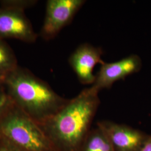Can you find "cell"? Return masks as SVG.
Segmentation results:
<instances>
[{"label":"cell","mask_w":151,"mask_h":151,"mask_svg":"<svg viewBox=\"0 0 151 151\" xmlns=\"http://www.w3.org/2000/svg\"><path fill=\"white\" fill-rule=\"evenodd\" d=\"M142 67V61L137 55L132 54L118 61L104 62L96 75L91 87L97 91L111 88L116 81L138 72Z\"/></svg>","instance_id":"obj_6"},{"label":"cell","mask_w":151,"mask_h":151,"mask_svg":"<svg viewBox=\"0 0 151 151\" xmlns=\"http://www.w3.org/2000/svg\"><path fill=\"white\" fill-rule=\"evenodd\" d=\"M78 151H114L104 131L99 126L91 129L83 140Z\"/></svg>","instance_id":"obj_9"},{"label":"cell","mask_w":151,"mask_h":151,"mask_svg":"<svg viewBox=\"0 0 151 151\" xmlns=\"http://www.w3.org/2000/svg\"><path fill=\"white\" fill-rule=\"evenodd\" d=\"M0 151H18L11 144L0 135Z\"/></svg>","instance_id":"obj_13"},{"label":"cell","mask_w":151,"mask_h":151,"mask_svg":"<svg viewBox=\"0 0 151 151\" xmlns=\"http://www.w3.org/2000/svg\"><path fill=\"white\" fill-rule=\"evenodd\" d=\"M84 0H48L40 35L49 40L69 24L85 3Z\"/></svg>","instance_id":"obj_4"},{"label":"cell","mask_w":151,"mask_h":151,"mask_svg":"<svg viewBox=\"0 0 151 151\" xmlns=\"http://www.w3.org/2000/svg\"><path fill=\"white\" fill-rule=\"evenodd\" d=\"M37 2L38 1L36 0H1L0 1V6L6 9L24 12L26 9L35 5Z\"/></svg>","instance_id":"obj_11"},{"label":"cell","mask_w":151,"mask_h":151,"mask_svg":"<svg viewBox=\"0 0 151 151\" xmlns=\"http://www.w3.org/2000/svg\"><path fill=\"white\" fill-rule=\"evenodd\" d=\"M140 151H151V135H149Z\"/></svg>","instance_id":"obj_14"},{"label":"cell","mask_w":151,"mask_h":151,"mask_svg":"<svg viewBox=\"0 0 151 151\" xmlns=\"http://www.w3.org/2000/svg\"><path fill=\"white\" fill-rule=\"evenodd\" d=\"M99 93L91 86L83 89L40 124L55 151H78L99 106Z\"/></svg>","instance_id":"obj_1"},{"label":"cell","mask_w":151,"mask_h":151,"mask_svg":"<svg viewBox=\"0 0 151 151\" xmlns=\"http://www.w3.org/2000/svg\"><path fill=\"white\" fill-rule=\"evenodd\" d=\"M0 135L18 151H55L40 125L14 103L0 119Z\"/></svg>","instance_id":"obj_3"},{"label":"cell","mask_w":151,"mask_h":151,"mask_svg":"<svg viewBox=\"0 0 151 151\" xmlns=\"http://www.w3.org/2000/svg\"><path fill=\"white\" fill-rule=\"evenodd\" d=\"M12 103L4 81L0 80V119Z\"/></svg>","instance_id":"obj_12"},{"label":"cell","mask_w":151,"mask_h":151,"mask_svg":"<svg viewBox=\"0 0 151 151\" xmlns=\"http://www.w3.org/2000/svg\"><path fill=\"white\" fill-rule=\"evenodd\" d=\"M103 50L89 44H82L70 55L68 62L80 83L92 85L96 78L93 70L97 64L105 62L101 58Z\"/></svg>","instance_id":"obj_8"},{"label":"cell","mask_w":151,"mask_h":151,"mask_svg":"<svg viewBox=\"0 0 151 151\" xmlns=\"http://www.w3.org/2000/svg\"><path fill=\"white\" fill-rule=\"evenodd\" d=\"M4 82L12 103L39 125L54 116L69 100L19 66L6 77Z\"/></svg>","instance_id":"obj_2"},{"label":"cell","mask_w":151,"mask_h":151,"mask_svg":"<svg viewBox=\"0 0 151 151\" xmlns=\"http://www.w3.org/2000/svg\"><path fill=\"white\" fill-rule=\"evenodd\" d=\"M37 38L38 35L24 12L0 6V38L14 39L32 43Z\"/></svg>","instance_id":"obj_7"},{"label":"cell","mask_w":151,"mask_h":151,"mask_svg":"<svg viewBox=\"0 0 151 151\" xmlns=\"http://www.w3.org/2000/svg\"><path fill=\"white\" fill-rule=\"evenodd\" d=\"M18 66L13 50L4 39L0 38V80L4 81Z\"/></svg>","instance_id":"obj_10"},{"label":"cell","mask_w":151,"mask_h":151,"mask_svg":"<svg viewBox=\"0 0 151 151\" xmlns=\"http://www.w3.org/2000/svg\"><path fill=\"white\" fill-rule=\"evenodd\" d=\"M107 135L114 151H140L149 135L125 124L103 120L97 123Z\"/></svg>","instance_id":"obj_5"}]
</instances>
